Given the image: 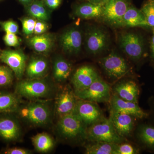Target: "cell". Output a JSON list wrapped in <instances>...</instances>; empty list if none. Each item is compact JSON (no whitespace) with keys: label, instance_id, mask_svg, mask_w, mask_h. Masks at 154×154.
I'll return each mask as SVG.
<instances>
[{"label":"cell","instance_id":"obj_1","mask_svg":"<svg viewBox=\"0 0 154 154\" xmlns=\"http://www.w3.org/2000/svg\"><path fill=\"white\" fill-rule=\"evenodd\" d=\"M119 46L129 58L141 63L149 57L146 40L143 34L134 31H123L119 34Z\"/></svg>","mask_w":154,"mask_h":154},{"label":"cell","instance_id":"obj_2","mask_svg":"<svg viewBox=\"0 0 154 154\" xmlns=\"http://www.w3.org/2000/svg\"><path fill=\"white\" fill-rule=\"evenodd\" d=\"M18 117L30 125L44 126L51 121V111L47 103L32 102L19 106L15 112Z\"/></svg>","mask_w":154,"mask_h":154},{"label":"cell","instance_id":"obj_3","mask_svg":"<svg viewBox=\"0 0 154 154\" xmlns=\"http://www.w3.org/2000/svg\"><path fill=\"white\" fill-rule=\"evenodd\" d=\"M87 128L85 123L73 113L59 118L56 125L58 134L68 141L86 140Z\"/></svg>","mask_w":154,"mask_h":154},{"label":"cell","instance_id":"obj_4","mask_svg":"<svg viewBox=\"0 0 154 154\" xmlns=\"http://www.w3.org/2000/svg\"><path fill=\"white\" fill-rule=\"evenodd\" d=\"M53 88L44 79L20 80L15 86V93L20 98L31 100L46 98L52 93Z\"/></svg>","mask_w":154,"mask_h":154},{"label":"cell","instance_id":"obj_5","mask_svg":"<svg viewBox=\"0 0 154 154\" xmlns=\"http://www.w3.org/2000/svg\"><path fill=\"white\" fill-rule=\"evenodd\" d=\"M87 140L90 141H102L119 144L125 139L116 132L109 118L104 117L87 128Z\"/></svg>","mask_w":154,"mask_h":154},{"label":"cell","instance_id":"obj_6","mask_svg":"<svg viewBox=\"0 0 154 154\" xmlns=\"http://www.w3.org/2000/svg\"><path fill=\"white\" fill-rule=\"evenodd\" d=\"M98 63L105 74L113 80L120 79L126 76L132 70L124 58L113 51L101 58Z\"/></svg>","mask_w":154,"mask_h":154},{"label":"cell","instance_id":"obj_7","mask_svg":"<svg viewBox=\"0 0 154 154\" xmlns=\"http://www.w3.org/2000/svg\"><path fill=\"white\" fill-rule=\"evenodd\" d=\"M84 43L86 51L89 54L93 56L99 55L109 47V35L103 28L91 26L86 30Z\"/></svg>","mask_w":154,"mask_h":154},{"label":"cell","instance_id":"obj_8","mask_svg":"<svg viewBox=\"0 0 154 154\" xmlns=\"http://www.w3.org/2000/svg\"><path fill=\"white\" fill-rule=\"evenodd\" d=\"M75 93L79 99L96 103H106L110 101L112 89L100 76L88 88Z\"/></svg>","mask_w":154,"mask_h":154},{"label":"cell","instance_id":"obj_9","mask_svg":"<svg viewBox=\"0 0 154 154\" xmlns=\"http://www.w3.org/2000/svg\"><path fill=\"white\" fill-rule=\"evenodd\" d=\"M131 5L130 0H107L103 5L101 19L108 25L119 27L122 17Z\"/></svg>","mask_w":154,"mask_h":154},{"label":"cell","instance_id":"obj_10","mask_svg":"<svg viewBox=\"0 0 154 154\" xmlns=\"http://www.w3.org/2000/svg\"><path fill=\"white\" fill-rule=\"evenodd\" d=\"M73 113L88 127L105 117L97 103L79 99Z\"/></svg>","mask_w":154,"mask_h":154},{"label":"cell","instance_id":"obj_11","mask_svg":"<svg viewBox=\"0 0 154 154\" xmlns=\"http://www.w3.org/2000/svg\"><path fill=\"white\" fill-rule=\"evenodd\" d=\"M0 60L8 66L14 72L15 77L22 79L25 73L27 57L20 49H5L2 50Z\"/></svg>","mask_w":154,"mask_h":154},{"label":"cell","instance_id":"obj_12","mask_svg":"<svg viewBox=\"0 0 154 154\" xmlns=\"http://www.w3.org/2000/svg\"><path fill=\"white\" fill-rule=\"evenodd\" d=\"M83 40V33L79 28L72 27L61 34L59 43L65 53L68 55H76L81 52Z\"/></svg>","mask_w":154,"mask_h":154},{"label":"cell","instance_id":"obj_13","mask_svg":"<svg viewBox=\"0 0 154 154\" xmlns=\"http://www.w3.org/2000/svg\"><path fill=\"white\" fill-rule=\"evenodd\" d=\"M78 97L71 87L67 85L61 89L56 97L54 112L58 118L73 113Z\"/></svg>","mask_w":154,"mask_h":154},{"label":"cell","instance_id":"obj_14","mask_svg":"<svg viewBox=\"0 0 154 154\" xmlns=\"http://www.w3.org/2000/svg\"><path fill=\"white\" fill-rule=\"evenodd\" d=\"M109 103L110 111L129 114L139 120L147 119L148 117V111L143 110L138 103L125 101L113 93H112Z\"/></svg>","mask_w":154,"mask_h":154},{"label":"cell","instance_id":"obj_15","mask_svg":"<svg viewBox=\"0 0 154 154\" xmlns=\"http://www.w3.org/2000/svg\"><path fill=\"white\" fill-rule=\"evenodd\" d=\"M13 113L0 114V138L7 142L17 141L22 134L18 119Z\"/></svg>","mask_w":154,"mask_h":154},{"label":"cell","instance_id":"obj_16","mask_svg":"<svg viewBox=\"0 0 154 154\" xmlns=\"http://www.w3.org/2000/svg\"><path fill=\"white\" fill-rule=\"evenodd\" d=\"M109 119L118 134L125 139L132 135L139 120L132 115L112 111Z\"/></svg>","mask_w":154,"mask_h":154},{"label":"cell","instance_id":"obj_17","mask_svg":"<svg viewBox=\"0 0 154 154\" xmlns=\"http://www.w3.org/2000/svg\"><path fill=\"white\" fill-rule=\"evenodd\" d=\"M100 77L96 69L90 66L85 65L79 68L73 75L71 82L74 91H83L92 85Z\"/></svg>","mask_w":154,"mask_h":154},{"label":"cell","instance_id":"obj_18","mask_svg":"<svg viewBox=\"0 0 154 154\" xmlns=\"http://www.w3.org/2000/svg\"><path fill=\"white\" fill-rule=\"evenodd\" d=\"M112 93L125 101L138 103L140 87L134 80H122L113 86Z\"/></svg>","mask_w":154,"mask_h":154},{"label":"cell","instance_id":"obj_19","mask_svg":"<svg viewBox=\"0 0 154 154\" xmlns=\"http://www.w3.org/2000/svg\"><path fill=\"white\" fill-rule=\"evenodd\" d=\"M134 131L140 148L154 153V125L149 122H142L137 125Z\"/></svg>","mask_w":154,"mask_h":154},{"label":"cell","instance_id":"obj_20","mask_svg":"<svg viewBox=\"0 0 154 154\" xmlns=\"http://www.w3.org/2000/svg\"><path fill=\"white\" fill-rule=\"evenodd\" d=\"M55 37L54 34L44 33L35 35L28 39V45L35 52L42 55H47L54 46Z\"/></svg>","mask_w":154,"mask_h":154},{"label":"cell","instance_id":"obj_21","mask_svg":"<svg viewBox=\"0 0 154 154\" xmlns=\"http://www.w3.org/2000/svg\"><path fill=\"white\" fill-rule=\"evenodd\" d=\"M49 64L44 56H34L26 65L25 72L28 79H44L49 70Z\"/></svg>","mask_w":154,"mask_h":154},{"label":"cell","instance_id":"obj_22","mask_svg":"<svg viewBox=\"0 0 154 154\" xmlns=\"http://www.w3.org/2000/svg\"><path fill=\"white\" fill-rule=\"evenodd\" d=\"M119 27H139L151 31L152 30L140 9L137 8L132 4L122 17Z\"/></svg>","mask_w":154,"mask_h":154},{"label":"cell","instance_id":"obj_23","mask_svg":"<svg viewBox=\"0 0 154 154\" xmlns=\"http://www.w3.org/2000/svg\"><path fill=\"white\" fill-rule=\"evenodd\" d=\"M103 6V5L83 1L75 6L73 14L75 17L82 19H99L102 17Z\"/></svg>","mask_w":154,"mask_h":154},{"label":"cell","instance_id":"obj_24","mask_svg":"<svg viewBox=\"0 0 154 154\" xmlns=\"http://www.w3.org/2000/svg\"><path fill=\"white\" fill-rule=\"evenodd\" d=\"M72 70L71 63L62 57L58 56L54 61L53 77L57 82L66 81L70 75Z\"/></svg>","mask_w":154,"mask_h":154},{"label":"cell","instance_id":"obj_25","mask_svg":"<svg viewBox=\"0 0 154 154\" xmlns=\"http://www.w3.org/2000/svg\"><path fill=\"white\" fill-rule=\"evenodd\" d=\"M21 104V98L16 93L0 92V114L14 113Z\"/></svg>","mask_w":154,"mask_h":154},{"label":"cell","instance_id":"obj_26","mask_svg":"<svg viewBox=\"0 0 154 154\" xmlns=\"http://www.w3.org/2000/svg\"><path fill=\"white\" fill-rule=\"evenodd\" d=\"M25 8L30 17L37 20L47 22L50 19L51 11L45 5L42 0H34Z\"/></svg>","mask_w":154,"mask_h":154},{"label":"cell","instance_id":"obj_27","mask_svg":"<svg viewBox=\"0 0 154 154\" xmlns=\"http://www.w3.org/2000/svg\"><path fill=\"white\" fill-rule=\"evenodd\" d=\"M85 146L86 154H116L118 144L102 141H90Z\"/></svg>","mask_w":154,"mask_h":154},{"label":"cell","instance_id":"obj_28","mask_svg":"<svg viewBox=\"0 0 154 154\" xmlns=\"http://www.w3.org/2000/svg\"><path fill=\"white\" fill-rule=\"evenodd\" d=\"M35 149L39 152H47L51 150L54 145L52 137L46 133L38 134L31 138Z\"/></svg>","mask_w":154,"mask_h":154},{"label":"cell","instance_id":"obj_29","mask_svg":"<svg viewBox=\"0 0 154 154\" xmlns=\"http://www.w3.org/2000/svg\"><path fill=\"white\" fill-rule=\"evenodd\" d=\"M15 75L8 66L0 65V88H8L13 85Z\"/></svg>","mask_w":154,"mask_h":154},{"label":"cell","instance_id":"obj_30","mask_svg":"<svg viewBox=\"0 0 154 154\" xmlns=\"http://www.w3.org/2000/svg\"><path fill=\"white\" fill-rule=\"evenodd\" d=\"M151 28H154V0H146L140 9Z\"/></svg>","mask_w":154,"mask_h":154},{"label":"cell","instance_id":"obj_31","mask_svg":"<svg viewBox=\"0 0 154 154\" xmlns=\"http://www.w3.org/2000/svg\"><path fill=\"white\" fill-rule=\"evenodd\" d=\"M117 144L116 154H138L140 153L142 149L139 146H134L127 143Z\"/></svg>","mask_w":154,"mask_h":154},{"label":"cell","instance_id":"obj_32","mask_svg":"<svg viewBox=\"0 0 154 154\" xmlns=\"http://www.w3.org/2000/svg\"><path fill=\"white\" fill-rule=\"evenodd\" d=\"M22 22V31L27 36H31L34 33L36 19L33 17H24L20 19Z\"/></svg>","mask_w":154,"mask_h":154},{"label":"cell","instance_id":"obj_33","mask_svg":"<svg viewBox=\"0 0 154 154\" xmlns=\"http://www.w3.org/2000/svg\"><path fill=\"white\" fill-rule=\"evenodd\" d=\"M0 26L5 33H19V27L18 24L12 20L0 21Z\"/></svg>","mask_w":154,"mask_h":154},{"label":"cell","instance_id":"obj_34","mask_svg":"<svg viewBox=\"0 0 154 154\" xmlns=\"http://www.w3.org/2000/svg\"><path fill=\"white\" fill-rule=\"evenodd\" d=\"M3 39L6 45L9 47H18L21 42V39L15 33H6Z\"/></svg>","mask_w":154,"mask_h":154},{"label":"cell","instance_id":"obj_35","mask_svg":"<svg viewBox=\"0 0 154 154\" xmlns=\"http://www.w3.org/2000/svg\"><path fill=\"white\" fill-rule=\"evenodd\" d=\"M48 29V25L47 22L36 19L33 34L35 35L43 34L46 33Z\"/></svg>","mask_w":154,"mask_h":154},{"label":"cell","instance_id":"obj_36","mask_svg":"<svg viewBox=\"0 0 154 154\" xmlns=\"http://www.w3.org/2000/svg\"><path fill=\"white\" fill-rule=\"evenodd\" d=\"M1 153L5 154H29L31 152L27 149L19 147L8 148L2 150Z\"/></svg>","mask_w":154,"mask_h":154},{"label":"cell","instance_id":"obj_37","mask_svg":"<svg viewBox=\"0 0 154 154\" xmlns=\"http://www.w3.org/2000/svg\"><path fill=\"white\" fill-rule=\"evenodd\" d=\"M152 35L149 40V57L151 63H154V28L151 30Z\"/></svg>","mask_w":154,"mask_h":154},{"label":"cell","instance_id":"obj_38","mask_svg":"<svg viewBox=\"0 0 154 154\" xmlns=\"http://www.w3.org/2000/svg\"><path fill=\"white\" fill-rule=\"evenodd\" d=\"M148 104L150 107L149 112V116L147 119L148 122L154 125V96H151L149 98Z\"/></svg>","mask_w":154,"mask_h":154},{"label":"cell","instance_id":"obj_39","mask_svg":"<svg viewBox=\"0 0 154 154\" xmlns=\"http://www.w3.org/2000/svg\"><path fill=\"white\" fill-rule=\"evenodd\" d=\"M45 5L52 11L60 7L62 0H42Z\"/></svg>","mask_w":154,"mask_h":154},{"label":"cell","instance_id":"obj_40","mask_svg":"<svg viewBox=\"0 0 154 154\" xmlns=\"http://www.w3.org/2000/svg\"><path fill=\"white\" fill-rule=\"evenodd\" d=\"M83 1L90 2L94 3V4L103 5L106 2V0H83Z\"/></svg>","mask_w":154,"mask_h":154},{"label":"cell","instance_id":"obj_41","mask_svg":"<svg viewBox=\"0 0 154 154\" xmlns=\"http://www.w3.org/2000/svg\"><path fill=\"white\" fill-rule=\"evenodd\" d=\"M20 3H21L22 5L25 6H28V5H30V3L32 2L34 0H18Z\"/></svg>","mask_w":154,"mask_h":154},{"label":"cell","instance_id":"obj_42","mask_svg":"<svg viewBox=\"0 0 154 154\" xmlns=\"http://www.w3.org/2000/svg\"><path fill=\"white\" fill-rule=\"evenodd\" d=\"M151 63V66L153 68V69L154 70V63Z\"/></svg>","mask_w":154,"mask_h":154},{"label":"cell","instance_id":"obj_43","mask_svg":"<svg viewBox=\"0 0 154 154\" xmlns=\"http://www.w3.org/2000/svg\"><path fill=\"white\" fill-rule=\"evenodd\" d=\"M2 51L1 49H0V54H1V52H2Z\"/></svg>","mask_w":154,"mask_h":154},{"label":"cell","instance_id":"obj_44","mask_svg":"<svg viewBox=\"0 0 154 154\" xmlns=\"http://www.w3.org/2000/svg\"><path fill=\"white\" fill-rule=\"evenodd\" d=\"M107 0H106V2H107Z\"/></svg>","mask_w":154,"mask_h":154}]
</instances>
